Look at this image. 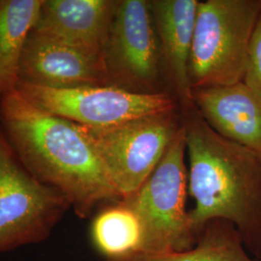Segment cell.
Listing matches in <instances>:
<instances>
[{
  "label": "cell",
  "mask_w": 261,
  "mask_h": 261,
  "mask_svg": "<svg viewBox=\"0 0 261 261\" xmlns=\"http://www.w3.org/2000/svg\"><path fill=\"white\" fill-rule=\"evenodd\" d=\"M0 126L21 165L62 193L77 217L121 200L81 125L42 111L15 89L0 99Z\"/></svg>",
  "instance_id": "1"
},
{
  "label": "cell",
  "mask_w": 261,
  "mask_h": 261,
  "mask_svg": "<svg viewBox=\"0 0 261 261\" xmlns=\"http://www.w3.org/2000/svg\"><path fill=\"white\" fill-rule=\"evenodd\" d=\"M190 161L189 220L197 234L208 222L233 224L246 249L261 258V163L218 134L196 106L180 111Z\"/></svg>",
  "instance_id": "2"
},
{
  "label": "cell",
  "mask_w": 261,
  "mask_h": 261,
  "mask_svg": "<svg viewBox=\"0 0 261 261\" xmlns=\"http://www.w3.org/2000/svg\"><path fill=\"white\" fill-rule=\"evenodd\" d=\"M261 0L199 1L189 60L192 89L243 82Z\"/></svg>",
  "instance_id": "3"
},
{
  "label": "cell",
  "mask_w": 261,
  "mask_h": 261,
  "mask_svg": "<svg viewBox=\"0 0 261 261\" xmlns=\"http://www.w3.org/2000/svg\"><path fill=\"white\" fill-rule=\"evenodd\" d=\"M186 152L185 130L181 126L149 177L135 194L121 200L140 221L142 229L140 252H184L196 245L197 236L186 210L189 189Z\"/></svg>",
  "instance_id": "4"
},
{
  "label": "cell",
  "mask_w": 261,
  "mask_h": 261,
  "mask_svg": "<svg viewBox=\"0 0 261 261\" xmlns=\"http://www.w3.org/2000/svg\"><path fill=\"white\" fill-rule=\"evenodd\" d=\"M70 208L21 165L0 126V253L47 240Z\"/></svg>",
  "instance_id": "5"
},
{
  "label": "cell",
  "mask_w": 261,
  "mask_h": 261,
  "mask_svg": "<svg viewBox=\"0 0 261 261\" xmlns=\"http://www.w3.org/2000/svg\"><path fill=\"white\" fill-rule=\"evenodd\" d=\"M181 126L178 111L146 115L103 128L81 125L122 199L135 194L149 177Z\"/></svg>",
  "instance_id": "6"
},
{
  "label": "cell",
  "mask_w": 261,
  "mask_h": 261,
  "mask_svg": "<svg viewBox=\"0 0 261 261\" xmlns=\"http://www.w3.org/2000/svg\"><path fill=\"white\" fill-rule=\"evenodd\" d=\"M16 90L44 112L79 125L103 128L133 119L178 111L172 94H140L112 86L56 89L19 81Z\"/></svg>",
  "instance_id": "7"
},
{
  "label": "cell",
  "mask_w": 261,
  "mask_h": 261,
  "mask_svg": "<svg viewBox=\"0 0 261 261\" xmlns=\"http://www.w3.org/2000/svg\"><path fill=\"white\" fill-rule=\"evenodd\" d=\"M103 58L110 86L135 93L166 92L149 1L118 0Z\"/></svg>",
  "instance_id": "8"
},
{
  "label": "cell",
  "mask_w": 261,
  "mask_h": 261,
  "mask_svg": "<svg viewBox=\"0 0 261 261\" xmlns=\"http://www.w3.org/2000/svg\"><path fill=\"white\" fill-rule=\"evenodd\" d=\"M19 81L56 89L110 86L102 56L30 33L19 62Z\"/></svg>",
  "instance_id": "9"
},
{
  "label": "cell",
  "mask_w": 261,
  "mask_h": 261,
  "mask_svg": "<svg viewBox=\"0 0 261 261\" xmlns=\"http://www.w3.org/2000/svg\"><path fill=\"white\" fill-rule=\"evenodd\" d=\"M118 0H44L31 32L102 56Z\"/></svg>",
  "instance_id": "10"
},
{
  "label": "cell",
  "mask_w": 261,
  "mask_h": 261,
  "mask_svg": "<svg viewBox=\"0 0 261 261\" xmlns=\"http://www.w3.org/2000/svg\"><path fill=\"white\" fill-rule=\"evenodd\" d=\"M164 79L183 111L194 106L189 79V60L196 24L197 0L149 1Z\"/></svg>",
  "instance_id": "11"
},
{
  "label": "cell",
  "mask_w": 261,
  "mask_h": 261,
  "mask_svg": "<svg viewBox=\"0 0 261 261\" xmlns=\"http://www.w3.org/2000/svg\"><path fill=\"white\" fill-rule=\"evenodd\" d=\"M193 102L218 134L261 163V97L243 82L193 89Z\"/></svg>",
  "instance_id": "12"
},
{
  "label": "cell",
  "mask_w": 261,
  "mask_h": 261,
  "mask_svg": "<svg viewBox=\"0 0 261 261\" xmlns=\"http://www.w3.org/2000/svg\"><path fill=\"white\" fill-rule=\"evenodd\" d=\"M44 0H0V99L16 89L19 62Z\"/></svg>",
  "instance_id": "13"
},
{
  "label": "cell",
  "mask_w": 261,
  "mask_h": 261,
  "mask_svg": "<svg viewBox=\"0 0 261 261\" xmlns=\"http://www.w3.org/2000/svg\"><path fill=\"white\" fill-rule=\"evenodd\" d=\"M233 224L224 220L208 222L197 234L196 245L184 252H137L106 261H258L248 254Z\"/></svg>",
  "instance_id": "14"
},
{
  "label": "cell",
  "mask_w": 261,
  "mask_h": 261,
  "mask_svg": "<svg viewBox=\"0 0 261 261\" xmlns=\"http://www.w3.org/2000/svg\"><path fill=\"white\" fill-rule=\"evenodd\" d=\"M91 238L106 259L140 252L142 229L137 215L121 200L103 206L95 215Z\"/></svg>",
  "instance_id": "15"
},
{
  "label": "cell",
  "mask_w": 261,
  "mask_h": 261,
  "mask_svg": "<svg viewBox=\"0 0 261 261\" xmlns=\"http://www.w3.org/2000/svg\"><path fill=\"white\" fill-rule=\"evenodd\" d=\"M243 83L261 97V12L252 32Z\"/></svg>",
  "instance_id": "16"
}]
</instances>
